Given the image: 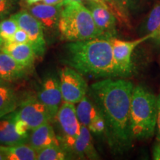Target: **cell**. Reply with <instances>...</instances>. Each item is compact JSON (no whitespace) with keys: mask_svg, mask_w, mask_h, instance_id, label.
Wrapping results in <instances>:
<instances>
[{"mask_svg":"<svg viewBox=\"0 0 160 160\" xmlns=\"http://www.w3.org/2000/svg\"><path fill=\"white\" fill-rule=\"evenodd\" d=\"M29 135V145L38 151L51 145H60V142L50 122L36 128Z\"/></svg>","mask_w":160,"mask_h":160,"instance_id":"cell-14","label":"cell"},{"mask_svg":"<svg viewBox=\"0 0 160 160\" xmlns=\"http://www.w3.org/2000/svg\"><path fill=\"white\" fill-rule=\"evenodd\" d=\"M88 8L91 11L96 25L108 39L117 38V18L109 8L94 2H88Z\"/></svg>","mask_w":160,"mask_h":160,"instance_id":"cell-10","label":"cell"},{"mask_svg":"<svg viewBox=\"0 0 160 160\" xmlns=\"http://www.w3.org/2000/svg\"><path fill=\"white\" fill-rule=\"evenodd\" d=\"M40 1H42V0H26V2L28 5H32L33 4L39 2Z\"/></svg>","mask_w":160,"mask_h":160,"instance_id":"cell-35","label":"cell"},{"mask_svg":"<svg viewBox=\"0 0 160 160\" xmlns=\"http://www.w3.org/2000/svg\"><path fill=\"white\" fill-rule=\"evenodd\" d=\"M157 139L160 141V95L157 98Z\"/></svg>","mask_w":160,"mask_h":160,"instance_id":"cell-31","label":"cell"},{"mask_svg":"<svg viewBox=\"0 0 160 160\" xmlns=\"http://www.w3.org/2000/svg\"><path fill=\"white\" fill-rule=\"evenodd\" d=\"M133 83L122 78H106L93 83L91 93L105 122L108 140L119 151L129 149L133 142L131 103Z\"/></svg>","mask_w":160,"mask_h":160,"instance_id":"cell-1","label":"cell"},{"mask_svg":"<svg viewBox=\"0 0 160 160\" xmlns=\"http://www.w3.org/2000/svg\"><path fill=\"white\" fill-rule=\"evenodd\" d=\"M15 116L27 123L31 131L54 119L48 108L39 99L26 100L20 106L19 111L15 112Z\"/></svg>","mask_w":160,"mask_h":160,"instance_id":"cell-9","label":"cell"},{"mask_svg":"<svg viewBox=\"0 0 160 160\" xmlns=\"http://www.w3.org/2000/svg\"><path fill=\"white\" fill-rule=\"evenodd\" d=\"M74 1L79 2H83V1H85V0H74Z\"/></svg>","mask_w":160,"mask_h":160,"instance_id":"cell-38","label":"cell"},{"mask_svg":"<svg viewBox=\"0 0 160 160\" xmlns=\"http://www.w3.org/2000/svg\"><path fill=\"white\" fill-rule=\"evenodd\" d=\"M18 107V98L11 88L0 84V119L13 113Z\"/></svg>","mask_w":160,"mask_h":160,"instance_id":"cell-18","label":"cell"},{"mask_svg":"<svg viewBox=\"0 0 160 160\" xmlns=\"http://www.w3.org/2000/svg\"><path fill=\"white\" fill-rule=\"evenodd\" d=\"M59 83L63 102L77 104L87 94L88 85L82 75L70 66L60 71Z\"/></svg>","mask_w":160,"mask_h":160,"instance_id":"cell-6","label":"cell"},{"mask_svg":"<svg viewBox=\"0 0 160 160\" xmlns=\"http://www.w3.org/2000/svg\"><path fill=\"white\" fill-rule=\"evenodd\" d=\"M71 151L79 159H100L93 144L91 131L86 126L82 125H81L79 136L76 140Z\"/></svg>","mask_w":160,"mask_h":160,"instance_id":"cell-15","label":"cell"},{"mask_svg":"<svg viewBox=\"0 0 160 160\" xmlns=\"http://www.w3.org/2000/svg\"><path fill=\"white\" fill-rule=\"evenodd\" d=\"M108 7L113 14L117 18V21L124 25L130 26L129 14L127 13L119 0H105Z\"/></svg>","mask_w":160,"mask_h":160,"instance_id":"cell-24","label":"cell"},{"mask_svg":"<svg viewBox=\"0 0 160 160\" xmlns=\"http://www.w3.org/2000/svg\"><path fill=\"white\" fill-rule=\"evenodd\" d=\"M56 117L61 130V142L64 149L71 151L80 133V124L74 104L63 102L60 105Z\"/></svg>","mask_w":160,"mask_h":160,"instance_id":"cell-5","label":"cell"},{"mask_svg":"<svg viewBox=\"0 0 160 160\" xmlns=\"http://www.w3.org/2000/svg\"><path fill=\"white\" fill-rule=\"evenodd\" d=\"M20 28L23 29L28 35L31 44L37 57H42L46 50V42L44 35V28L37 18L30 12L22 10L11 15Z\"/></svg>","mask_w":160,"mask_h":160,"instance_id":"cell-8","label":"cell"},{"mask_svg":"<svg viewBox=\"0 0 160 160\" xmlns=\"http://www.w3.org/2000/svg\"><path fill=\"white\" fill-rule=\"evenodd\" d=\"M65 62L82 75L94 78H120L116 66L111 39L97 37L70 42L65 48Z\"/></svg>","mask_w":160,"mask_h":160,"instance_id":"cell-2","label":"cell"},{"mask_svg":"<svg viewBox=\"0 0 160 160\" xmlns=\"http://www.w3.org/2000/svg\"><path fill=\"white\" fill-rule=\"evenodd\" d=\"M14 123H15V128L16 131L21 137H25L26 139H28L29 137V131H31L30 129L29 126L27 125V123H25V122H23L22 120L18 119L16 117L15 113H14Z\"/></svg>","mask_w":160,"mask_h":160,"instance_id":"cell-26","label":"cell"},{"mask_svg":"<svg viewBox=\"0 0 160 160\" xmlns=\"http://www.w3.org/2000/svg\"><path fill=\"white\" fill-rule=\"evenodd\" d=\"M0 160H7L5 152H4V145H0Z\"/></svg>","mask_w":160,"mask_h":160,"instance_id":"cell-33","label":"cell"},{"mask_svg":"<svg viewBox=\"0 0 160 160\" xmlns=\"http://www.w3.org/2000/svg\"><path fill=\"white\" fill-rule=\"evenodd\" d=\"M3 83H5V82L3 81L2 79H1V78H0V84H3Z\"/></svg>","mask_w":160,"mask_h":160,"instance_id":"cell-37","label":"cell"},{"mask_svg":"<svg viewBox=\"0 0 160 160\" xmlns=\"http://www.w3.org/2000/svg\"><path fill=\"white\" fill-rule=\"evenodd\" d=\"M119 1L127 13L129 14L130 12L137 9L139 0H119Z\"/></svg>","mask_w":160,"mask_h":160,"instance_id":"cell-29","label":"cell"},{"mask_svg":"<svg viewBox=\"0 0 160 160\" xmlns=\"http://www.w3.org/2000/svg\"><path fill=\"white\" fill-rule=\"evenodd\" d=\"M157 98L142 86L133 87L131 103V126L133 139L153 137L157 128Z\"/></svg>","mask_w":160,"mask_h":160,"instance_id":"cell-4","label":"cell"},{"mask_svg":"<svg viewBox=\"0 0 160 160\" xmlns=\"http://www.w3.org/2000/svg\"><path fill=\"white\" fill-rule=\"evenodd\" d=\"M58 31L62 39L68 42L104 37L96 25L90 10L82 2L74 0H65L64 2Z\"/></svg>","mask_w":160,"mask_h":160,"instance_id":"cell-3","label":"cell"},{"mask_svg":"<svg viewBox=\"0 0 160 160\" xmlns=\"http://www.w3.org/2000/svg\"><path fill=\"white\" fill-rule=\"evenodd\" d=\"M63 4L50 5L38 2L30 5L28 11L39 20L42 25L44 31H53L58 30Z\"/></svg>","mask_w":160,"mask_h":160,"instance_id":"cell-12","label":"cell"},{"mask_svg":"<svg viewBox=\"0 0 160 160\" xmlns=\"http://www.w3.org/2000/svg\"><path fill=\"white\" fill-rule=\"evenodd\" d=\"M11 42L15 43H30L28 35L23 29L19 28Z\"/></svg>","mask_w":160,"mask_h":160,"instance_id":"cell-28","label":"cell"},{"mask_svg":"<svg viewBox=\"0 0 160 160\" xmlns=\"http://www.w3.org/2000/svg\"><path fill=\"white\" fill-rule=\"evenodd\" d=\"M152 157L155 160H160V141L157 139L152 151Z\"/></svg>","mask_w":160,"mask_h":160,"instance_id":"cell-30","label":"cell"},{"mask_svg":"<svg viewBox=\"0 0 160 160\" xmlns=\"http://www.w3.org/2000/svg\"><path fill=\"white\" fill-rule=\"evenodd\" d=\"M4 152L7 160H37V151L26 143L15 146L4 145Z\"/></svg>","mask_w":160,"mask_h":160,"instance_id":"cell-19","label":"cell"},{"mask_svg":"<svg viewBox=\"0 0 160 160\" xmlns=\"http://www.w3.org/2000/svg\"><path fill=\"white\" fill-rule=\"evenodd\" d=\"M14 8L13 0H0V20L5 19Z\"/></svg>","mask_w":160,"mask_h":160,"instance_id":"cell-27","label":"cell"},{"mask_svg":"<svg viewBox=\"0 0 160 160\" xmlns=\"http://www.w3.org/2000/svg\"><path fill=\"white\" fill-rule=\"evenodd\" d=\"M88 128L90 130V131L96 133V134H100V133H102L104 131H105L106 126L105 120H104L100 112L99 114L94 118V119L91 122Z\"/></svg>","mask_w":160,"mask_h":160,"instance_id":"cell-25","label":"cell"},{"mask_svg":"<svg viewBox=\"0 0 160 160\" xmlns=\"http://www.w3.org/2000/svg\"><path fill=\"white\" fill-rule=\"evenodd\" d=\"M43 3L46 5H60V4H63L65 2V0H42Z\"/></svg>","mask_w":160,"mask_h":160,"instance_id":"cell-32","label":"cell"},{"mask_svg":"<svg viewBox=\"0 0 160 160\" xmlns=\"http://www.w3.org/2000/svg\"><path fill=\"white\" fill-rule=\"evenodd\" d=\"M76 107L77 115L81 125L88 127L94 118L99 113L97 108L86 97L83 98Z\"/></svg>","mask_w":160,"mask_h":160,"instance_id":"cell-20","label":"cell"},{"mask_svg":"<svg viewBox=\"0 0 160 160\" xmlns=\"http://www.w3.org/2000/svg\"><path fill=\"white\" fill-rule=\"evenodd\" d=\"M154 38L153 34H148L133 41H122L117 38L111 39L113 59L120 78H126L131 75L133 68L131 57L136 48L146 40L154 39Z\"/></svg>","mask_w":160,"mask_h":160,"instance_id":"cell-7","label":"cell"},{"mask_svg":"<svg viewBox=\"0 0 160 160\" xmlns=\"http://www.w3.org/2000/svg\"><path fill=\"white\" fill-rule=\"evenodd\" d=\"M19 28L17 22L12 16L2 19L0 21V38L3 43L11 42Z\"/></svg>","mask_w":160,"mask_h":160,"instance_id":"cell-23","label":"cell"},{"mask_svg":"<svg viewBox=\"0 0 160 160\" xmlns=\"http://www.w3.org/2000/svg\"><path fill=\"white\" fill-rule=\"evenodd\" d=\"M27 68L24 67L5 52H0V78L5 82L21 79L26 74Z\"/></svg>","mask_w":160,"mask_h":160,"instance_id":"cell-16","label":"cell"},{"mask_svg":"<svg viewBox=\"0 0 160 160\" xmlns=\"http://www.w3.org/2000/svg\"><path fill=\"white\" fill-rule=\"evenodd\" d=\"M2 45H3V41L2 40L1 38H0V51H1V48L2 47Z\"/></svg>","mask_w":160,"mask_h":160,"instance_id":"cell-36","label":"cell"},{"mask_svg":"<svg viewBox=\"0 0 160 160\" xmlns=\"http://www.w3.org/2000/svg\"><path fill=\"white\" fill-rule=\"evenodd\" d=\"M38 99L48 108L53 118L56 117L62 102L59 80L54 76H49L43 82Z\"/></svg>","mask_w":160,"mask_h":160,"instance_id":"cell-11","label":"cell"},{"mask_svg":"<svg viewBox=\"0 0 160 160\" xmlns=\"http://www.w3.org/2000/svg\"><path fill=\"white\" fill-rule=\"evenodd\" d=\"M141 33L143 36L154 35V39L160 42V4H157L150 12L148 17L142 27Z\"/></svg>","mask_w":160,"mask_h":160,"instance_id":"cell-21","label":"cell"},{"mask_svg":"<svg viewBox=\"0 0 160 160\" xmlns=\"http://www.w3.org/2000/svg\"><path fill=\"white\" fill-rule=\"evenodd\" d=\"M1 51L13 57L18 63L29 68L34 63L37 57L30 43H15L13 42L3 43Z\"/></svg>","mask_w":160,"mask_h":160,"instance_id":"cell-13","label":"cell"},{"mask_svg":"<svg viewBox=\"0 0 160 160\" xmlns=\"http://www.w3.org/2000/svg\"><path fill=\"white\" fill-rule=\"evenodd\" d=\"M67 159L65 149L60 145H51L37 151L38 160H64Z\"/></svg>","mask_w":160,"mask_h":160,"instance_id":"cell-22","label":"cell"},{"mask_svg":"<svg viewBox=\"0 0 160 160\" xmlns=\"http://www.w3.org/2000/svg\"><path fill=\"white\" fill-rule=\"evenodd\" d=\"M28 139L21 137L15 128L14 113L6 119L0 120V145L15 146L25 144Z\"/></svg>","mask_w":160,"mask_h":160,"instance_id":"cell-17","label":"cell"},{"mask_svg":"<svg viewBox=\"0 0 160 160\" xmlns=\"http://www.w3.org/2000/svg\"><path fill=\"white\" fill-rule=\"evenodd\" d=\"M89 1H92V2H94L99 3V4H100V5L105 6V7L108 8V7L107 4H106L105 0H89ZM109 10H110V9H109Z\"/></svg>","mask_w":160,"mask_h":160,"instance_id":"cell-34","label":"cell"}]
</instances>
